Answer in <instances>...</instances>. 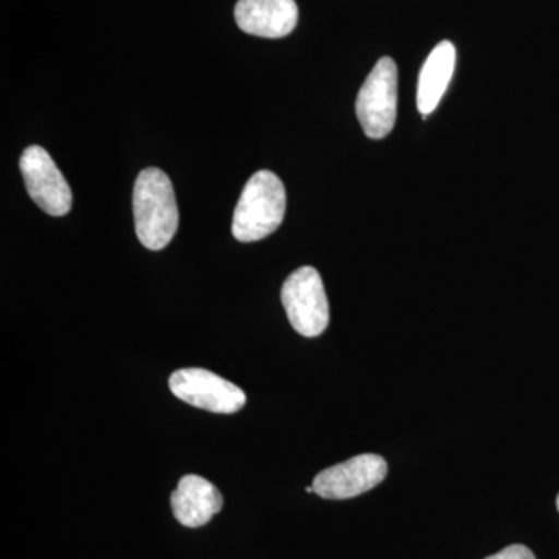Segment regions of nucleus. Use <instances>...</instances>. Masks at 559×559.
Listing matches in <instances>:
<instances>
[{
	"label": "nucleus",
	"instance_id": "obj_1",
	"mask_svg": "<svg viewBox=\"0 0 559 559\" xmlns=\"http://www.w3.org/2000/svg\"><path fill=\"white\" fill-rule=\"evenodd\" d=\"M132 209L135 234L143 248H167L179 226L178 202L170 178L159 168L140 171L132 193Z\"/></svg>",
	"mask_w": 559,
	"mask_h": 559
},
{
	"label": "nucleus",
	"instance_id": "obj_2",
	"mask_svg": "<svg viewBox=\"0 0 559 559\" xmlns=\"http://www.w3.org/2000/svg\"><path fill=\"white\" fill-rule=\"evenodd\" d=\"M286 190L272 171H257L246 183L231 221V234L241 242L270 237L283 223Z\"/></svg>",
	"mask_w": 559,
	"mask_h": 559
},
{
	"label": "nucleus",
	"instance_id": "obj_3",
	"mask_svg": "<svg viewBox=\"0 0 559 559\" xmlns=\"http://www.w3.org/2000/svg\"><path fill=\"white\" fill-rule=\"evenodd\" d=\"M396 102L399 69L392 58H381L360 87L356 100V116L367 138H388L395 127Z\"/></svg>",
	"mask_w": 559,
	"mask_h": 559
},
{
	"label": "nucleus",
	"instance_id": "obj_4",
	"mask_svg": "<svg viewBox=\"0 0 559 559\" xmlns=\"http://www.w3.org/2000/svg\"><path fill=\"white\" fill-rule=\"evenodd\" d=\"M282 304L290 326L305 337H318L330 323V305L322 277L314 267L304 266L286 278Z\"/></svg>",
	"mask_w": 559,
	"mask_h": 559
},
{
	"label": "nucleus",
	"instance_id": "obj_5",
	"mask_svg": "<svg viewBox=\"0 0 559 559\" xmlns=\"http://www.w3.org/2000/svg\"><path fill=\"white\" fill-rule=\"evenodd\" d=\"M170 389L176 399L213 414H235L246 404V393L238 385L205 369L176 370Z\"/></svg>",
	"mask_w": 559,
	"mask_h": 559
},
{
	"label": "nucleus",
	"instance_id": "obj_6",
	"mask_svg": "<svg viewBox=\"0 0 559 559\" xmlns=\"http://www.w3.org/2000/svg\"><path fill=\"white\" fill-rule=\"evenodd\" d=\"M388 462L381 455L360 454L320 471L312 480V488L322 499L358 498L380 485L388 476Z\"/></svg>",
	"mask_w": 559,
	"mask_h": 559
},
{
	"label": "nucleus",
	"instance_id": "obj_7",
	"mask_svg": "<svg viewBox=\"0 0 559 559\" xmlns=\"http://www.w3.org/2000/svg\"><path fill=\"white\" fill-rule=\"evenodd\" d=\"M20 167L25 189L35 204L51 216L68 215L72 209V191L46 150L28 146L22 153Z\"/></svg>",
	"mask_w": 559,
	"mask_h": 559
},
{
	"label": "nucleus",
	"instance_id": "obj_8",
	"mask_svg": "<svg viewBox=\"0 0 559 559\" xmlns=\"http://www.w3.org/2000/svg\"><path fill=\"white\" fill-rule=\"evenodd\" d=\"M235 21L248 35L285 38L297 27L299 7L294 0H238Z\"/></svg>",
	"mask_w": 559,
	"mask_h": 559
},
{
	"label": "nucleus",
	"instance_id": "obj_9",
	"mask_svg": "<svg viewBox=\"0 0 559 559\" xmlns=\"http://www.w3.org/2000/svg\"><path fill=\"white\" fill-rule=\"evenodd\" d=\"M223 509L219 489L197 474H189L179 480L171 495V510L183 527L198 528L209 524Z\"/></svg>",
	"mask_w": 559,
	"mask_h": 559
},
{
	"label": "nucleus",
	"instance_id": "obj_10",
	"mask_svg": "<svg viewBox=\"0 0 559 559\" xmlns=\"http://www.w3.org/2000/svg\"><path fill=\"white\" fill-rule=\"evenodd\" d=\"M455 47L450 40H443L436 47L423 64L418 79L417 106L423 117L437 109L444 92L450 86L455 69Z\"/></svg>",
	"mask_w": 559,
	"mask_h": 559
},
{
	"label": "nucleus",
	"instance_id": "obj_11",
	"mask_svg": "<svg viewBox=\"0 0 559 559\" xmlns=\"http://www.w3.org/2000/svg\"><path fill=\"white\" fill-rule=\"evenodd\" d=\"M485 559H536L533 551L528 547L521 546V544H514V546L506 547L498 551L496 555Z\"/></svg>",
	"mask_w": 559,
	"mask_h": 559
},
{
	"label": "nucleus",
	"instance_id": "obj_12",
	"mask_svg": "<svg viewBox=\"0 0 559 559\" xmlns=\"http://www.w3.org/2000/svg\"><path fill=\"white\" fill-rule=\"evenodd\" d=\"M307 492H308V495H312V492H314V488H312V485H311V487L307 488Z\"/></svg>",
	"mask_w": 559,
	"mask_h": 559
},
{
	"label": "nucleus",
	"instance_id": "obj_13",
	"mask_svg": "<svg viewBox=\"0 0 559 559\" xmlns=\"http://www.w3.org/2000/svg\"><path fill=\"white\" fill-rule=\"evenodd\" d=\"M557 509L559 511V495H558V498H557Z\"/></svg>",
	"mask_w": 559,
	"mask_h": 559
}]
</instances>
